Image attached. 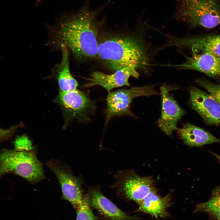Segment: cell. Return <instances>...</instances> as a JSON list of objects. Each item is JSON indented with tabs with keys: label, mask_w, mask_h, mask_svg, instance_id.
Here are the masks:
<instances>
[{
	"label": "cell",
	"mask_w": 220,
	"mask_h": 220,
	"mask_svg": "<svg viewBox=\"0 0 220 220\" xmlns=\"http://www.w3.org/2000/svg\"><path fill=\"white\" fill-rule=\"evenodd\" d=\"M103 8L92 9L86 2L76 12L63 15L51 30L52 45L67 47L81 60L97 56V17Z\"/></svg>",
	"instance_id": "obj_1"
},
{
	"label": "cell",
	"mask_w": 220,
	"mask_h": 220,
	"mask_svg": "<svg viewBox=\"0 0 220 220\" xmlns=\"http://www.w3.org/2000/svg\"><path fill=\"white\" fill-rule=\"evenodd\" d=\"M97 56L112 71L128 67L144 71L152 65L145 41L138 34H122L105 38L98 43Z\"/></svg>",
	"instance_id": "obj_2"
},
{
	"label": "cell",
	"mask_w": 220,
	"mask_h": 220,
	"mask_svg": "<svg viewBox=\"0 0 220 220\" xmlns=\"http://www.w3.org/2000/svg\"><path fill=\"white\" fill-rule=\"evenodd\" d=\"M175 10L171 17L191 27L212 28L220 25L219 0H174Z\"/></svg>",
	"instance_id": "obj_3"
},
{
	"label": "cell",
	"mask_w": 220,
	"mask_h": 220,
	"mask_svg": "<svg viewBox=\"0 0 220 220\" xmlns=\"http://www.w3.org/2000/svg\"><path fill=\"white\" fill-rule=\"evenodd\" d=\"M42 166L35 149L27 151L3 149L1 152V177L6 174L13 173L35 184L45 178Z\"/></svg>",
	"instance_id": "obj_4"
},
{
	"label": "cell",
	"mask_w": 220,
	"mask_h": 220,
	"mask_svg": "<svg viewBox=\"0 0 220 220\" xmlns=\"http://www.w3.org/2000/svg\"><path fill=\"white\" fill-rule=\"evenodd\" d=\"M115 177L113 186L118 193L138 204L150 193L156 190L151 177H141L132 170L120 171Z\"/></svg>",
	"instance_id": "obj_5"
},
{
	"label": "cell",
	"mask_w": 220,
	"mask_h": 220,
	"mask_svg": "<svg viewBox=\"0 0 220 220\" xmlns=\"http://www.w3.org/2000/svg\"><path fill=\"white\" fill-rule=\"evenodd\" d=\"M46 165L58 179L62 193V198L68 201L76 209L83 197L82 181L75 176L67 164L56 159H51Z\"/></svg>",
	"instance_id": "obj_6"
},
{
	"label": "cell",
	"mask_w": 220,
	"mask_h": 220,
	"mask_svg": "<svg viewBox=\"0 0 220 220\" xmlns=\"http://www.w3.org/2000/svg\"><path fill=\"white\" fill-rule=\"evenodd\" d=\"M154 87L155 85L135 86L129 89H123L108 93L106 99L107 120L114 116H133L130 110L133 100L138 97L160 94L154 89Z\"/></svg>",
	"instance_id": "obj_7"
},
{
	"label": "cell",
	"mask_w": 220,
	"mask_h": 220,
	"mask_svg": "<svg viewBox=\"0 0 220 220\" xmlns=\"http://www.w3.org/2000/svg\"><path fill=\"white\" fill-rule=\"evenodd\" d=\"M173 88L166 83L163 84L160 87L161 114L157 123L160 129L169 136L177 130L178 123L185 113L170 93Z\"/></svg>",
	"instance_id": "obj_8"
},
{
	"label": "cell",
	"mask_w": 220,
	"mask_h": 220,
	"mask_svg": "<svg viewBox=\"0 0 220 220\" xmlns=\"http://www.w3.org/2000/svg\"><path fill=\"white\" fill-rule=\"evenodd\" d=\"M189 105L210 125L220 124V105L210 94L193 86L189 88Z\"/></svg>",
	"instance_id": "obj_9"
},
{
	"label": "cell",
	"mask_w": 220,
	"mask_h": 220,
	"mask_svg": "<svg viewBox=\"0 0 220 220\" xmlns=\"http://www.w3.org/2000/svg\"><path fill=\"white\" fill-rule=\"evenodd\" d=\"M59 100L69 120H85L95 107L93 101L85 93L77 89L70 92L60 91Z\"/></svg>",
	"instance_id": "obj_10"
},
{
	"label": "cell",
	"mask_w": 220,
	"mask_h": 220,
	"mask_svg": "<svg viewBox=\"0 0 220 220\" xmlns=\"http://www.w3.org/2000/svg\"><path fill=\"white\" fill-rule=\"evenodd\" d=\"M137 70L131 67H127L116 71L110 74L95 71L92 72L89 78L87 79L88 82L84 86L90 87L100 86L105 88L108 93L115 88L126 86H130L129 79L130 76L138 78L140 75Z\"/></svg>",
	"instance_id": "obj_11"
},
{
	"label": "cell",
	"mask_w": 220,
	"mask_h": 220,
	"mask_svg": "<svg viewBox=\"0 0 220 220\" xmlns=\"http://www.w3.org/2000/svg\"><path fill=\"white\" fill-rule=\"evenodd\" d=\"M185 57L183 63L168 65L180 69L199 71L220 80V57L207 52H194L191 56Z\"/></svg>",
	"instance_id": "obj_12"
},
{
	"label": "cell",
	"mask_w": 220,
	"mask_h": 220,
	"mask_svg": "<svg viewBox=\"0 0 220 220\" xmlns=\"http://www.w3.org/2000/svg\"><path fill=\"white\" fill-rule=\"evenodd\" d=\"M168 37L169 42L167 46L188 48L193 52H207L220 57V35L185 38Z\"/></svg>",
	"instance_id": "obj_13"
},
{
	"label": "cell",
	"mask_w": 220,
	"mask_h": 220,
	"mask_svg": "<svg viewBox=\"0 0 220 220\" xmlns=\"http://www.w3.org/2000/svg\"><path fill=\"white\" fill-rule=\"evenodd\" d=\"M90 205L108 220H137L139 218L124 212L105 197L98 188L90 189L89 193Z\"/></svg>",
	"instance_id": "obj_14"
},
{
	"label": "cell",
	"mask_w": 220,
	"mask_h": 220,
	"mask_svg": "<svg viewBox=\"0 0 220 220\" xmlns=\"http://www.w3.org/2000/svg\"><path fill=\"white\" fill-rule=\"evenodd\" d=\"M61 61L52 70L53 76L57 79L61 91L68 92L77 89L78 83L72 75L69 68V50L66 47L61 49Z\"/></svg>",
	"instance_id": "obj_15"
},
{
	"label": "cell",
	"mask_w": 220,
	"mask_h": 220,
	"mask_svg": "<svg viewBox=\"0 0 220 220\" xmlns=\"http://www.w3.org/2000/svg\"><path fill=\"white\" fill-rule=\"evenodd\" d=\"M178 134L185 144L190 147H198L215 143L220 140L202 128L189 123L177 130Z\"/></svg>",
	"instance_id": "obj_16"
},
{
	"label": "cell",
	"mask_w": 220,
	"mask_h": 220,
	"mask_svg": "<svg viewBox=\"0 0 220 220\" xmlns=\"http://www.w3.org/2000/svg\"><path fill=\"white\" fill-rule=\"evenodd\" d=\"M171 204L170 194L162 197L157 193L156 190L150 193L138 204V211L156 218H165L168 215L167 210Z\"/></svg>",
	"instance_id": "obj_17"
},
{
	"label": "cell",
	"mask_w": 220,
	"mask_h": 220,
	"mask_svg": "<svg viewBox=\"0 0 220 220\" xmlns=\"http://www.w3.org/2000/svg\"><path fill=\"white\" fill-rule=\"evenodd\" d=\"M194 212H204L213 215L217 220H220V186L214 188L212 196L207 201L196 205Z\"/></svg>",
	"instance_id": "obj_18"
},
{
	"label": "cell",
	"mask_w": 220,
	"mask_h": 220,
	"mask_svg": "<svg viewBox=\"0 0 220 220\" xmlns=\"http://www.w3.org/2000/svg\"><path fill=\"white\" fill-rule=\"evenodd\" d=\"M88 193L83 196L82 201L76 209V220H97L91 208Z\"/></svg>",
	"instance_id": "obj_19"
},
{
	"label": "cell",
	"mask_w": 220,
	"mask_h": 220,
	"mask_svg": "<svg viewBox=\"0 0 220 220\" xmlns=\"http://www.w3.org/2000/svg\"><path fill=\"white\" fill-rule=\"evenodd\" d=\"M196 82L204 88L220 105V84H215L204 79H198Z\"/></svg>",
	"instance_id": "obj_20"
},
{
	"label": "cell",
	"mask_w": 220,
	"mask_h": 220,
	"mask_svg": "<svg viewBox=\"0 0 220 220\" xmlns=\"http://www.w3.org/2000/svg\"><path fill=\"white\" fill-rule=\"evenodd\" d=\"M14 149L18 151H31L34 149L31 141L25 135L17 137L13 142Z\"/></svg>",
	"instance_id": "obj_21"
},
{
	"label": "cell",
	"mask_w": 220,
	"mask_h": 220,
	"mask_svg": "<svg viewBox=\"0 0 220 220\" xmlns=\"http://www.w3.org/2000/svg\"><path fill=\"white\" fill-rule=\"evenodd\" d=\"M211 153L216 157L218 161L220 164V155L217 154L213 152H211Z\"/></svg>",
	"instance_id": "obj_22"
},
{
	"label": "cell",
	"mask_w": 220,
	"mask_h": 220,
	"mask_svg": "<svg viewBox=\"0 0 220 220\" xmlns=\"http://www.w3.org/2000/svg\"><path fill=\"white\" fill-rule=\"evenodd\" d=\"M41 1V0H38L37 1V3H39V2H40Z\"/></svg>",
	"instance_id": "obj_23"
}]
</instances>
